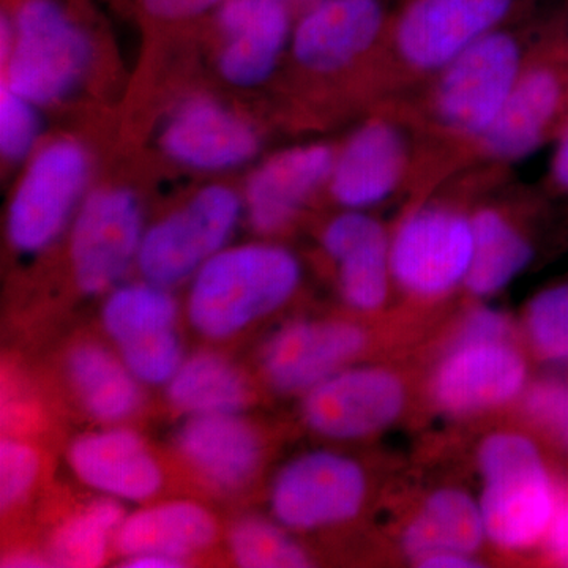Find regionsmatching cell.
<instances>
[{"label": "cell", "instance_id": "cell-15", "mask_svg": "<svg viewBox=\"0 0 568 568\" xmlns=\"http://www.w3.org/2000/svg\"><path fill=\"white\" fill-rule=\"evenodd\" d=\"M402 376L387 366H347L306 392L310 429L336 440L364 439L395 424L406 406Z\"/></svg>", "mask_w": 568, "mask_h": 568}, {"label": "cell", "instance_id": "cell-38", "mask_svg": "<svg viewBox=\"0 0 568 568\" xmlns=\"http://www.w3.org/2000/svg\"><path fill=\"white\" fill-rule=\"evenodd\" d=\"M544 547L552 564L568 567V484L559 485L558 504Z\"/></svg>", "mask_w": 568, "mask_h": 568}, {"label": "cell", "instance_id": "cell-39", "mask_svg": "<svg viewBox=\"0 0 568 568\" xmlns=\"http://www.w3.org/2000/svg\"><path fill=\"white\" fill-rule=\"evenodd\" d=\"M556 148L547 178L548 192L559 197H568V115L555 138Z\"/></svg>", "mask_w": 568, "mask_h": 568}, {"label": "cell", "instance_id": "cell-41", "mask_svg": "<svg viewBox=\"0 0 568 568\" xmlns=\"http://www.w3.org/2000/svg\"><path fill=\"white\" fill-rule=\"evenodd\" d=\"M182 560L168 558L162 555H140L133 556V558H126V567L134 568H175L182 567Z\"/></svg>", "mask_w": 568, "mask_h": 568}, {"label": "cell", "instance_id": "cell-9", "mask_svg": "<svg viewBox=\"0 0 568 568\" xmlns=\"http://www.w3.org/2000/svg\"><path fill=\"white\" fill-rule=\"evenodd\" d=\"M91 178V155L71 138H58L29 159L7 212V235L20 253H40L73 222Z\"/></svg>", "mask_w": 568, "mask_h": 568}, {"label": "cell", "instance_id": "cell-17", "mask_svg": "<svg viewBox=\"0 0 568 568\" xmlns=\"http://www.w3.org/2000/svg\"><path fill=\"white\" fill-rule=\"evenodd\" d=\"M160 145L173 162L201 173H223L252 162L261 148L252 123L209 97L186 100L168 118Z\"/></svg>", "mask_w": 568, "mask_h": 568}, {"label": "cell", "instance_id": "cell-7", "mask_svg": "<svg viewBox=\"0 0 568 568\" xmlns=\"http://www.w3.org/2000/svg\"><path fill=\"white\" fill-rule=\"evenodd\" d=\"M424 181V148L405 99L376 104L336 151L327 192L336 204L366 211Z\"/></svg>", "mask_w": 568, "mask_h": 568}, {"label": "cell", "instance_id": "cell-6", "mask_svg": "<svg viewBox=\"0 0 568 568\" xmlns=\"http://www.w3.org/2000/svg\"><path fill=\"white\" fill-rule=\"evenodd\" d=\"M568 115V47L562 26L530 44L517 82L466 168L503 170L555 140Z\"/></svg>", "mask_w": 568, "mask_h": 568}, {"label": "cell", "instance_id": "cell-36", "mask_svg": "<svg viewBox=\"0 0 568 568\" xmlns=\"http://www.w3.org/2000/svg\"><path fill=\"white\" fill-rule=\"evenodd\" d=\"M454 339H514V325L506 313L478 306L467 313Z\"/></svg>", "mask_w": 568, "mask_h": 568}, {"label": "cell", "instance_id": "cell-4", "mask_svg": "<svg viewBox=\"0 0 568 568\" xmlns=\"http://www.w3.org/2000/svg\"><path fill=\"white\" fill-rule=\"evenodd\" d=\"M0 32L2 85L37 106L69 99L91 71V36L62 0H18Z\"/></svg>", "mask_w": 568, "mask_h": 568}, {"label": "cell", "instance_id": "cell-2", "mask_svg": "<svg viewBox=\"0 0 568 568\" xmlns=\"http://www.w3.org/2000/svg\"><path fill=\"white\" fill-rule=\"evenodd\" d=\"M525 0H403L379 54L383 99H405L470 44L510 24Z\"/></svg>", "mask_w": 568, "mask_h": 568}, {"label": "cell", "instance_id": "cell-12", "mask_svg": "<svg viewBox=\"0 0 568 568\" xmlns=\"http://www.w3.org/2000/svg\"><path fill=\"white\" fill-rule=\"evenodd\" d=\"M144 215L136 194L122 186L89 193L71 222L70 257L85 294L114 290L138 263Z\"/></svg>", "mask_w": 568, "mask_h": 568}, {"label": "cell", "instance_id": "cell-33", "mask_svg": "<svg viewBox=\"0 0 568 568\" xmlns=\"http://www.w3.org/2000/svg\"><path fill=\"white\" fill-rule=\"evenodd\" d=\"M39 106L2 85L0 92V153L9 163L31 159L40 140Z\"/></svg>", "mask_w": 568, "mask_h": 568}, {"label": "cell", "instance_id": "cell-3", "mask_svg": "<svg viewBox=\"0 0 568 568\" xmlns=\"http://www.w3.org/2000/svg\"><path fill=\"white\" fill-rule=\"evenodd\" d=\"M301 283V261L282 245L224 246L194 274L189 317L201 335L227 338L290 302Z\"/></svg>", "mask_w": 568, "mask_h": 568}, {"label": "cell", "instance_id": "cell-14", "mask_svg": "<svg viewBox=\"0 0 568 568\" xmlns=\"http://www.w3.org/2000/svg\"><path fill=\"white\" fill-rule=\"evenodd\" d=\"M528 387V362L514 339H452L429 395L439 413L463 418L506 406Z\"/></svg>", "mask_w": 568, "mask_h": 568}, {"label": "cell", "instance_id": "cell-37", "mask_svg": "<svg viewBox=\"0 0 568 568\" xmlns=\"http://www.w3.org/2000/svg\"><path fill=\"white\" fill-rule=\"evenodd\" d=\"M145 17L160 22L197 20L215 11L224 0H136Z\"/></svg>", "mask_w": 568, "mask_h": 568}, {"label": "cell", "instance_id": "cell-28", "mask_svg": "<svg viewBox=\"0 0 568 568\" xmlns=\"http://www.w3.org/2000/svg\"><path fill=\"white\" fill-rule=\"evenodd\" d=\"M170 287L144 283L114 287L103 305V325L115 345L152 338L175 331L178 302Z\"/></svg>", "mask_w": 568, "mask_h": 568}, {"label": "cell", "instance_id": "cell-29", "mask_svg": "<svg viewBox=\"0 0 568 568\" xmlns=\"http://www.w3.org/2000/svg\"><path fill=\"white\" fill-rule=\"evenodd\" d=\"M123 519L118 499L95 500L58 530L52 541V559L61 567H99Z\"/></svg>", "mask_w": 568, "mask_h": 568}, {"label": "cell", "instance_id": "cell-20", "mask_svg": "<svg viewBox=\"0 0 568 568\" xmlns=\"http://www.w3.org/2000/svg\"><path fill=\"white\" fill-rule=\"evenodd\" d=\"M321 246L335 264L345 304L358 313L381 312L394 284L386 226L365 211L345 209L325 224Z\"/></svg>", "mask_w": 568, "mask_h": 568}, {"label": "cell", "instance_id": "cell-13", "mask_svg": "<svg viewBox=\"0 0 568 568\" xmlns=\"http://www.w3.org/2000/svg\"><path fill=\"white\" fill-rule=\"evenodd\" d=\"M368 495L364 467L334 452H310L276 476L272 514L284 528L316 530L351 521Z\"/></svg>", "mask_w": 568, "mask_h": 568}, {"label": "cell", "instance_id": "cell-31", "mask_svg": "<svg viewBox=\"0 0 568 568\" xmlns=\"http://www.w3.org/2000/svg\"><path fill=\"white\" fill-rule=\"evenodd\" d=\"M525 331L540 361L560 368L568 366V282L545 287L530 298Z\"/></svg>", "mask_w": 568, "mask_h": 568}, {"label": "cell", "instance_id": "cell-10", "mask_svg": "<svg viewBox=\"0 0 568 568\" xmlns=\"http://www.w3.org/2000/svg\"><path fill=\"white\" fill-rule=\"evenodd\" d=\"M390 17L384 0H313L294 24V63L320 78L355 70L372 74L383 102L377 69Z\"/></svg>", "mask_w": 568, "mask_h": 568}, {"label": "cell", "instance_id": "cell-30", "mask_svg": "<svg viewBox=\"0 0 568 568\" xmlns=\"http://www.w3.org/2000/svg\"><path fill=\"white\" fill-rule=\"evenodd\" d=\"M284 526L267 519L248 517L230 534V547L237 566L245 568H304L312 559Z\"/></svg>", "mask_w": 568, "mask_h": 568}, {"label": "cell", "instance_id": "cell-23", "mask_svg": "<svg viewBox=\"0 0 568 568\" xmlns=\"http://www.w3.org/2000/svg\"><path fill=\"white\" fill-rule=\"evenodd\" d=\"M216 523L204 507L186 500L159 504L122 521L115 547L125 558L162 555L182 560L215 540Z\"/></svg>", "mask_w": 568, "mask_h": 568}, {"label": "cell", "instance_id": "cell-8", "mask_svg": "<svg viewBox=\"0 0 568 568\" xmlns=\"http://www.w3.org/2000/svg\"><path fill=\"white\" fill-rule=\"evenodd\" d=\"M450 197L414 204L390 234L394 284L420 301H437L465 284L474 256L473 216Z\"/></svg>", "mask_w": 568, "mask_h": 568}, {"label": "cell", "instance_id": "cell-5", "mask_svg": "<svg viewBox=\"0 0 568 568\" xmlns=\"http://www.w3.org/2000/svg\"><path fill=\"white\" fill-rule=\"evenodd\" d=\"M484 480L480 510L491 544L507 551L544 545L558 504L559 484L532 437L491 433L477 450Z\"/></svg>", "mask_w": 568, "mask_h": 568}, {"label": "cell", "instance_id": "cell-42", "mask_svg": "<svg viewBox=\"0 0 568 568\" xmlns=\"http://www.w3.org/2000/svg\"><path fill=\"white\" fill-rule=\"evenodd\" d=\"M3 567H14V568H33V567H43L47 566L43 559H40L39 556L32 555V552H13L9 558L3 559Z\"/></svg>", "mask_w": 568, "mask_h": 568}, {"label": "cell", "instance_id": "cell-26", "mask_svg": "<svg viewBox=\"0 0 568 568\" xmlns=\"http://www.w3.org/2000/svg\"><path fill=\"white\" fill-rule=\"evenodd\" d=\"M70 383L82 406L100 422H122L141 405V381L110 351L99 345L74 347L67 361Z\"/></svg>", "mask_w": 568, "mask_h": 568}, {"label": "cell", "instance_id": "cell-27", "mask_svg": "<svg viewBox=\"0 0 568 568\" xmlns=\"http://www.w3.org/2000/svg\"><path fill=\"white\" fill-rule=\"evenodd\" d=\"M166 386L171 403L190 416L237 414L250 398L242 373L222 355L211 353L183 361Z\"/></svg>", "mask_w": 568, "mask_h": 568}, {"label": "cell", "instance_id": "cell-22", "mask_svg": "<svg viewBox=\"0 0 568 568\" xmlns=\"http://www.w3.org/2000/svg\"><path fill=\"white\" fill-rule=\"evenodd\" d=\"M178 448L197 476L220 491L244 488L263 457L260 436L237 414L190 417L178 433Z\"/></svg>", "mask_w": 568, "mask_h": 568}, {"label": "cell", "instance_id": "cell-34", "mask_svg": "<svg viewBox=\"0 0 568 568\" xmlns=\"http://www.w3.org/2000/svg\"><path fill=\"white\" fill-rule=\"evenodd\" d=\"M123 364L141 383L162 386L173 379L183 364V349L178 332H164L152 338L119 346Z\"/></svg>", "mask_w": 568, "mask_h": 568}, {"label": "cell", "instance_id": "cell-21", "mask_svg": "<svg viewBox=\"0 0 568 568\" xmlns=\"http://www.w3.org/2000/svg\"><path fill=\"white\" fill-rule=\"evenodd\" d=\"M71 469L88 487L114 499H151L162 488V469L144 440L129 429L114 428L81 436L71 444Z\"/></svg>", "mask_w": 568, "mask_h": 568}, {"label": "cell", "instance_id": "cell-16", "mask_svg": "<svg viewBox=\"0 0 568 568\" xmlns=\"http://www.w3.org/2000/svg\"><path fill=\"white\" fill-rule=\"evenodd\" d=\"M365 328L349 321H295L265 345L263 369L282 394H306L366 349Z\"/></svg>", "mask_w": 568, "mask_h": 568}, {"label": "cell", "instance_id": "cell-32", "mask_svg": "<svg viewBox=\"0 0 568 568\" xmlns=\"http://www.w3.org/2000/svg\"><path fill=\"white\" fill-rule=\"evenodd\" d=\"M521 398L526 420L568 457V377L538 379L526 387Z\"/></svg>", "mask_w": 568, "mask_h": 568}, {"label": "cell", "instance_id": "cell-44", "mask_svg": "<svg viewBox=\"0 0 568 568\" xmlns=\"http://www.w3.org/2000/svg\"><path fill=\"white\" fill-rule=\"evenodd\" d=\"M564 32H566V40H567V47H568V28H564Z\"/></svg>", "mask_w": 568, "mask_h": 568}, {"label": "cell", "instance_id": "cell-24", "mask_svg": "<svg viewBox=\"0 0 568 568\" xmlns=\"http://www.w3.org/2000/svg\"><path fill=\"white\" fill-rule=\"evenodd\" d=\"M480 504L459 488H439L426 496L402 532L403 552L417 564L436 552L476 556L484 545Z\"/></svg>", "mask_w": 568, "mask_h": 568}, {"label": "cell", "instance_id": "cell-43", "mask_svg": "<svg viewBox=\"0 0 568 568\" xmlns=\"http://www.w3.org/2000/svg\"><path fill=\"white\" fill-rule=\"evenodd\" d=\"M287 2H291V3H310V2H313V0H287Z\"/></svg>", "mask_w": 568, "mask_h": 568}, {"label": "cell", "instance_id": "cell-35", "mask_svg": "<svg viewBox=\"0 0 568 568\" xmlns=\"http://www.w3.org/2000/svg\"><path fill=\"white\" fill-rule=\"evenodd\" d=\"M39 457L28 444L3 439L0 444V504L17 506L32 489L39 474Z\"/></svg>", "mask_w": 568, "mask_h": 568}, {"label": "cell", "instance_id": "cell-18", "mask_svg": "<svg viewBox=\"0 0 568 568\" xmlns=\"http://www.w3.org/2000/svg\"><path fill=\"white\" fill-rule=\"evenodd\" d=\"M223 37L219 71L235 88L264 84L293 37V3L287 0H224L215 10Z\"/></svg>", "mask_w": 568, "mask_h": 568}, {"label": "cell", "instance_id": "cell-1", "mask_svg": "<svg viewBox=\"0 0 568 568\" xmlns=\"http://www.w3.org/2000/svg\"><path fill=\"white\" fill-rule=\"evenodd\" d=\"M529 48L521 32L504 26L405 97L424 148V189L466 168L503 111Z\"/></svg>", "mask_w": 568, "mask_h": 568}, {"label": "cell", "instance_id": "cell-19", "mask_svg": "<svg viewBox=\"0 0 568 568\" xmlns=\"http://www.w3.org/2000/svg\"><path fill=\"white\" fill-rule=\"evenodd\" d=\"M335 155L332 145L304 144L265 160L245 189V211L254 230L278 234L293 226L310 201L327 189Z\"/></svg>", "mask_w": 568, "mask_h": 568}, {"label": "cell", "instance_id": "cell-40", "mask_svg": "<svg viewBox=\"0 0 568 568\" xmlns=\"http://www.w3.org/2000/svg\"><path fill=\"white\" fill-rule=\"evenodd\" d=\"M418 567L425 568H474L480 567L476 556L465 555V552L444 551L436 555L426 556L418 560Z\"/></svg>", "mask_w": 568, "mask_h": 568}, {"label": "cell", "instance_id": "cell-25", "mask_svg": "<svg viewBox=\"0 0 568 568\" xmlns=\"http://www.w3.org/2000/svg\"><path fill=\"white\" fill-rule=\"evenodd\" d=\"M470 216L474 256L463 286L473 297H491L529 267L536 248L525 227L500 205H478Z\"/></svg>", "mask_w": 568, "mask_h": 568}, {"label": "cell", "instance_id": "cell-11", "mask_svg": "<svg viewBox=\"0 0 568 568\" xmlns=\"http://www.w3.org/2000/svg\"><path fill=\"white\" fill-rule=\"evenodd\" d=\"M244 207L230 186H204L145 231L136 263L141 275L164 287L192 278L226 246Z\"/></svg>", "mask_w": 568, "mask_h": 568}]
</instances>
